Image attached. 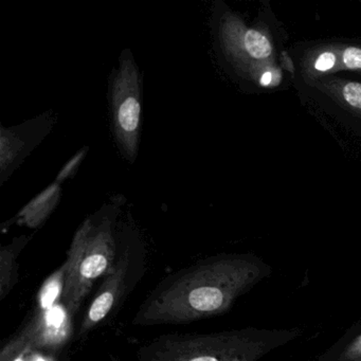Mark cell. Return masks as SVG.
Wrapping results in <instances>:
<instances>
[{"mask_svg":"<svg viewBox=\"0 0 361 361\" xmlns=\"http://www.w3.org/2000/svg\"><path fill=\"white\" fill-rule=\"evenodd\" d=\"M342 63L348 69L361 71V49L357 47H348L342 52Z\"/></svg>","mask_w":361,"mask_h":361,"instance_id":"obj_14","label":"cell"},{"mask_svg":"<svg viewBox=\"0 0 361 361\" xmlns=\"http://www.w3.org/2000/svg\"><path fill=\"white\" fill-rule=\"evenodd\" d=\"M126 202L122 194L111 196L73 235L64 263L66 276L62 297L71 317L77 314L96 281L106 276L115 265L116 225Z\"/></svg>","mask_w":361,"mask_h":361,"instance_id":"obj_2","label":"cell"},{"mask_svg":"<svg viewBox=\"0 0 361 361\" xmlns=\"http://www.w3.org/2000/svg\"><path fill=\"white\" fill-rule=\"evenodd\" d=\"M88 149L90 147H84L83 149H80L79 152L75 154L66 164H64L62 169H61L59 174L56 177V183L59 185H62L64 181L67 179L71 178L75 173L79 170L80 166H81L82 161L84 158L87 155Z\"/></svg>","mask_w":361,"mask_h":361,"instance_id":"obj_13","label":"cell"},{"mask_svg":"<svg viewBox=\"0 0 361 361\" xmlns=\"http://www.w3.org/2000/svg\"><path fill=\"white\" fill-rule=\"evenodd\" d=\"M31 352H32V350H24V352L18 354L12 361H30Z\"/></svg>","mask_w":361,"mask_h":361,"instance_id":"obj_17","label":"cell"},{"mask_svg":"<svg viewBox=\"0 0 361 361\" xmlns=\"http://www.w3.org/2000/svg\"><path fill=\"white\" fill-rule=\"evenodd\" d=\"M35 350H32L30 354V361H49L50 359L45 358L41 355H35Z\"/></svg>","mask_w":361,"mask_h":361,"instance_id":"obj_18","label":"cell"},{"mask_svg":"<svg viewBox=\"0 0 361 361\" xmlns=\"http://www.w3.org/2000/svg\"><path fill=\"white\" fill-rule=\"evenodd\" d=\"M130 263H132V255L126 238L121 255L116 259L115 265L111 268V271L105 276L102 285L97 291L94 300L84 316L78 333L79 337H85L117 307L126 291Z\"/></svg>","mask_w":361,"mask_h":361,"instance_id":"obj_7","label":"cell"},{"mask_svg":"<svg viewBox=\"0 0 361 361\" xmlns=\"http://www.w3.org/2000/svg\"><path fill=\"white\" fill-rule=\"evenodd\" d=\"M336 56L333 52H323L317 59L314 62V69L321 73H325V71H331L334 68L336 64Z\"/></svg>","mask_w":361,"mask_h":361,"instance_id":"obj_15","label":"cell"},{"mask_svg":"<svg viewBox=\"0 0 361 361\" xmlns=\"http://www.w3.org/2000/svg\"><path fill=\"white\" fill-rule=\"evenodd\" d=\"M32 235L14 238L11 244L1 247L0 250V300L5 299L18 281V259L23 249L30 242Z\"/></svg>","mask_w":361,"mask_h":361,"instance_id":"obj_9","label":"cell"},{"mask_svg":"<svg viewBox=\"0 0 361 361\" xmlns=\"http://www.w3.org/2000/svg\"><path fill=\"white\" fill-rule=\"evenodd\" d=\"M272 269L252 255H221L181 270L160 284L135 317L137 325L183 324L231 310Z\"/></svg>","mask_w":361,"mask_h":361,"instance_id":"obj_1","label":"cell"},{"mask_svg":"<svg viewBox=\"0 0 361 361\" xmlns=\"http://www.w3.org/2000/svg\"><path fill=\"white\" fill-rule=\"evenodd\" d=\"M61 197H62V187L54 181L39 195L29 202L16 214L13 221H16L18 225L26 226L30 229H37L52 214L54 209L60 204Z\"/></svg>","mask_w":361,"mask_h":361,"instance_id":"obj_8","label":"cell"},{"mask_svg":"<svg viewBox=\"0 0 361 361\" xmlns=\"http://www.w3.org/2000/svg\"><path fill=\"white\" fill-rule=\"evenodd\" d=\"M56 123L52 113L12 128H0V185H3L20 164L43 142Z\"/></svg>","mask_w":361,"mask_h":361,"instance_id":"obj_6","label":"cell"},{"mask_svg":"<svg viewBox=\"0 0 361 361\" xmlns=\"http://www.w3.org/2000/svg\"><path fill=\"white\" fill-rule=\"evenodd\" d=\"M312 361H361V319Z\"/></svg>","mask_w":361,"mask_h":361,"instance_id":"obj_10","label":"cell"},{"mask_svg":"<svg viewBox=\"0 0 361 361\" xmlns=\"http://www.w3.org/2000/svg\"><path fill=\"white\" fill-rule=\"evenodd\" d=\"M240 47L249 56L255 60L269 58L272 54V46L267 37L255 29L245 31L240 37Z\"/></svg>","mask_w":361,"mask_h":361,"instance_id":"obj_12","label":"cell"},{"mask_svg":"<svg viewBox=\"0 0 361 361\" xmlns=\"http://www.w3.org/2000/svg\"><path fill=\"white\" fill-rule=\"evenodd\" d=\"M142 75L130 49L120 54L109 75V99L114 138L126 161H136L142 121Z\"/></svg>","mask_w":361,"mask_h":361,"instance_id":"obj_4","label":"cell"},{"mask_svg":"<svg viewBox=\"0 0 361 361\" xmlns=\"http://www.w3.org/2000/svg\"><path fill=\"white\" fill-rule=\"evenodd\" d=\"M65 276H66V268L64 264L54 271L47 280L44 282L43 286L39 289L37 295V310H48L54 307L59 303V300H62L64 293Z\"/></svg>","mask_w":361,"mask_h":361,"instance_id":"obj_11","label":"cell"},{"mask_svg":"<svg viewBox=\"0 0 361 361\" xmlns=\"http://www.w3.org/2000/svg\"><path fill=\"white\" fill-rule=\"evenodd\" d=\"M272 82V73L267 71V73H263L261 77V80H259V83H261L262 86H268L270 85V83Z\"/></svg>","mask_w":361,"mask_h":361,"instance_id":"obj_16","label":"cell"},{"mask_svg":"<svg viewBox=\"0 0 361 361\" xmlns=\"http://www.w3.org/2000/svg\"><path fill=\"white\" fill-rule=\"evenodd\" d=\"M301 335L300 329L257 327L168 335L152 342L147 352L152 361H259Z\"/></svg>","mask_w":361,"mask_h":361,"instance_id":"obj_3","label":"cell"},{"mask_svg":"<svg viewBox=\"0 0 361 361\" xmlns=\"http://www.w3.org/2000/svg\"><path fill=\"white\" fill-rule=\"evenodd\" d=\"M71 318L63 303L48 310H37L26 326L4 346L0 361H12L27 350L60 348L71 337Z\"/></svg>","mask_w":361,"mask_h":361,"instance_id":"obj_5","label":"cell"}]
</instances>
